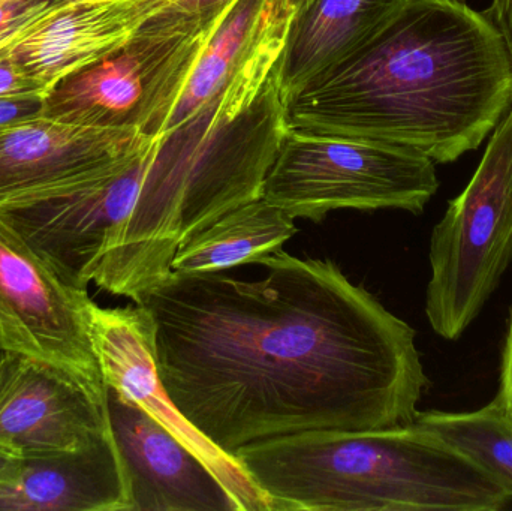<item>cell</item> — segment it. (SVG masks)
Instances as JSON below:
<instances>
[{
	"mask_svg": "<svg viewBox=\"0 0 512 511\" xmlns=\"http://www.w3.org/2000/svg\"><path fill=\"white\" fill-rule=\"evenodd\" d=\"M259 266L254 281L171 272L135 303L180 413L234 458L301 432L415 422L429 387L415 330L334 261L280 249Z\"/></svg>",
	"mask_w": 512,
	"mask_h": 511,
	"instance_id": "6da1fadb",
	"label": "cell"
},
{
	"mask_svg": "<svg viewBox=\"0 0 512 511\" xmlns=\"http://www.w3.org/2000/svg\"><path fill=\"white\" fill-rule=\"evenodd\" d=\"M512 107V56L462 0H406L360 48L286 104L292 129L412 147L450 164L478 149Z\"/></svg>",
	"mask_w": 512,
	"mask_h": 511,
	"instance_id": "7a4b0ae2",
	"label": "cell"
},
{
	"mask_svg": "<svg viewBox=\"0 0 512 511\" xmlns=\"http://www.w3.org/2000/svg\"><path fill=\"white\" fill-rule=\"evenodd\" d=\"M295 8L218 93L155 140L137 203L96 269L93 284L99 290L140 303L171 275L185 240L262 198L289 129L280 65Z\"/></svg>",
	"mask_w": 512,
	"mask_h": 511,
	"instance_id": "3957f363",
	"label": "cell"
},
{
	"mask_svg": "<svg viewBox=\"0 0 512 511\" xmlns=\"http://www.w3.org/2000/svg\"><path fill=\"white\" fill-rule=\"evenodd\" d=\"M236 458L271 511H501L512 500L417 420L301 432L243 447Z\"/></svg>",
	"mask_w": 512,
	"mask_h": 511,
	"instance_id": "277c9868",
	"label": "cell"
},
{
	"mask_svg": "<svg viewBox=\"0 0 512 511\" xmlns=\"http://www.w3.org/2000/svg\"><path fill=\"white\" fill-rule=\"evenodd\" d=\"M219 18L206 21L159 11L122 47L57 81L45 95L42 117L72 125L135 128L158 140Z\"/></svg>",
	"mask_w": 512,
	"mask_h": 511,
	"instance_id": "5b68a950",
	"label": "cell"
},
{
	"mask_svg": "<svg viewBox=\"0 0 512 511\" xmlns=\"http://www.w3.org/2000/svg\"><path fill=\"white\" fill-rule=\"evenodd\" d=\"M438 188L435 161L412 147L289 128L262 198L291 218L319 224L342 209L420 215Z\"/></svg>",
	"mask_w": 512,
	"mask_h": 511,
	"instance_id": "8992f818",
	"label": "cell"
},
{
	"mask_svg": "<svg viewBox=\"0 0 512 511\" xmlns=\"http://www.w3.org/2000/svg\"><path fill=\"white\" fill-rule=\"evenodd\" d=\"M426 317L457 341L480 317L512 264V107L477 171L430 236Z\"/></svg>",
	"mask_w": 512,
	"mask_h": 511,
	"instance_id": "52a82bcc",
	"label": "cell"
},
{
	"mask_svg": "<svg viewBox=\"0 0 512 511\" xmlns=\"http://www.w3.org/2000/svg\"><path fill=\"white\" fill-rule=\"evenodd\" d=\"M153 144L89 179L0 203V218L68 284L87 288L105 246L137 203Z\"/></svg>",
	"mask_w": 512,
	"mask_h": 511,
	"instance_id": "ba28073f",
	"label": "cell"
},
{
	"mask_svg": "<svg viewBox=\"0 0 512 511\" xmlns=\"http://www.w3.org/2000/svg\"><path fill=\"white\" fill-rule=\"evenodd\" d=\"M93 305L87 288L68 284L0 218V351L107 386L93 345Z\"/></svg>",
	"mask_w": 512,
	"mask_h": 511,
	"instance_id": "9c48e42d",
	"label": "cell"
},
{
	"mask_svg": "<svg viewBox=\"0 0 512 511\" xmlns=\"http://www.w3.org/2000/svg\"><path fill=\"white\" fill-rule=\"evenodd\" d=\"M111 432L107 386L36 357L0 351V446L21 459L45 458Z\"/></svg>",
	"mask_w": 512,
	"mask_h": 511,
	"instance_id": "30bf717a",
	"label": "cell"
},
{
	"mask_svg": "<svg viewBox=\"0 0 512 511\" xmlns=\"http://www.w3.org/2000/svg\"><path fill=\"white\" fill-rule=\"evenodd\" d=\"M92 339L108 390L138 405L200 458L243 511H271L267 497L237 458L201 434L171 401L159 381L153 323L143 306L101 308L93 305Z\"/></svg>",
	"mask_w": 512,
	"mask_h": 511,
	"instance_id": "8fae6325",
	"label": "cell"
},
{
	"mask_svg": "<svg viewBox=\"0 0 512 511\" xmlns=\"http://www.w3.org/2000/svg\"><path fill=\"white\" fill-rule=\"evenodd\" d=\"M135 128L39 119L0 137V203L53 191L104 173L152 143Z\"/></svg>",
	"mask_w": 512,
	"mask_h": 511,
	"instance_id": "7c38bea8",
	"label": "cell"
},
{
	"mask_svg": "<svg viewBox=\"0 0 512 511\" xmlns=\"http://www.w3.org/2000/svg\"><path fill=\"white\" fill-rule=\"evenodd\" d=\"M108 407L131 479L132 511H243L215 473L146 411L111 390Z\"/></svg>",
	"mask_w": 512,
	"mask_h": 511,
	"instance_id": "4fadbf2b",
	"label": "cell"
},
{
	"mask_svg": "<svg viewBox=\"0 0 512 511\" xmlns=\"http://www.w3.org/2000/svg\"><path fill=\"white\" fill-rule=\"evenodd\" d=\"M171 0H65L9 57L45 90L122 47Z\"/></svg>",
	"mask_w": 512,
	"mask_h": 511,
	"instance_id": "5bb4252c",
	"label": "cell"
},
{
	"mask_svg": "<svg viewBox=\"0 0 512 511\" xmlns=\"http://www.w3.org/2000/svg\"><path fill=\"white\" fill-rule=\"evenodd\" d=\"M131 479L114 432L59 455L23 459L0 511H132Z\"/></svg>",
	"mask_w": 512,
	"mask_h": 511,
	"instance_id": "9a60e30c",
	"label": "cell"
},
{
	"mask_svg": "<svg viewBox=\"0 0 512 511\" xmlns=\"http://www.w3.org/2000/svg\"><path fill=\"white\" fill-rule=\"evenodd\" d=\"M406 0H300L280 65L283 101L369 41Z\"/></svg>",
	"mask_w": 512,
	"mask_h": 511,
	"instance_id": "2e32d148",
	"label": "cell"
},
{
	"mask_svg": "<svg viewBox=\"0 0 512 511\" xmlns=\"http://www.w3.org/2000/svg\"><path fill=\"white\" fill-rule=\"evenodd\" d=\"M298 233L294 218L264 198L225 213L182 243L171 270L179 273L228 272L259 264Z\"/></svg>",
	"mask_w": 512,
	"mask_h": 511,
	"instance_id": "e0dca14e",
	"label": "cell"
},
{
	"mask_svg": "<svg viewBox=\"0 0 512 511\" xmlns=\"http://www.w3.org/2000/svg\"><path fill=\"white\" fill-rule=\"evenodd\" d=\"M415 420L474 462L512 498V414L498 399L466 413L418 411Z\"/></svg>",
	"mask_w": 512,
	"mask_h": 511,
	"instance_id": "ac0fdd59",
	"label": "cell"
},
{
	"mask_svg": "<svg viewBox=\"0 0 512 511\" xmlns=\"http://www.w3.org/2000/svg\"><path fill=\"white\" fill-rule=\"evenodd\" d=\"M45 95L47 93H27L0 98V137L23 123L42 117Z\"/></svg>",
	"mask_w": 512,
	"mask_h": 511,
	"instance_id": "d6986e66",
	"label": "cell"
},
{
	"mask_svg": "<svg viewBox=\"0 0 512 511\" xmlns=\"http://www.w3.org/2000/svg\"><path fill=\"white\" fill-rule=\"evenodd\" d=\"M27 93H47V90L18 66L9 54L0 57V98Z\"/></svg>",
	"mask_w": 512,
	"mask_h": 511,
	"instance_id": "ffe728a7",
	"label": "cell"
},
{
	"mask_svg": "<svg viewBox=\"0 0 512 511\" xmlns=\"http://www.w3.org/2000/svg\"><path fill=\"white\" fill-rule=\"evenodd\" d=\"M233 2L234 0H171L162 11L213 21L221 17Z\"/></svg>",
	"mask_w": 512,
	"mask_h": 511,
	"instance_id": "44dd1931",
	"label": "cell"
},
{
	"mask_svg": "<svg viewBox=\"0 0 512 511\" xmlns=\"http://www.w3.org/2000/svg\"><path fill=\"white\" fill-rule=\"evenodd\" d=\"M496 399L504 405L505 410L512 414V308L508 320L507 336L501 359V377H499V392Z\"/></svg>",
	"mask_w": 512,
	"mask_h": 511,
	"instance_id": "7402d4cb",
	"label": "cell"
},
{
	"mask_svg": "<svg viewBox=\"0 0 512 511\" xmlns=\"http://www.w3.org/2000/svg\"><path fill=\"white\" fill-rule=\"evenodd\" d=\"M484 14L498 27L507 42L512 56V0H492V5Z\"/></svg>",
	"mask_w": 512,
	"mask_h": 511,
	"instance_id": "603a6c76",
	"label": "cell"
},
{
	"mask_svg": "<svg viewBox=\"0 0 512 511\" xmlns=\"http://www.w3.org/2000/svg\"><path fill=\"white\" fill-rule=\"evenodd\" d=\"M23 459L12 453L6 447L0 446V491L12 485L20 476Z\"/></svg>",
	"mask_w": 512,
	"mask_h": 511,
	"instance_id": "cb8c5ba5",
	"label": "cell"
}]
</instances>
